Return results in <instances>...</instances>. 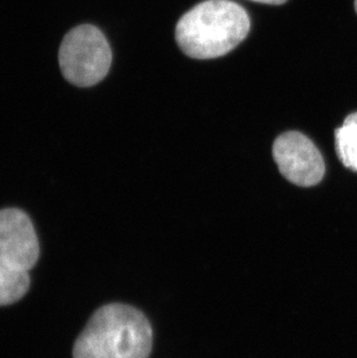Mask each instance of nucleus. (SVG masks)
I'll use <instances>...</instances> for the list:
<instances>
[{
    "label": "nucleus",
    "mask_w": 357,
    "mask_h": 358,
    "mask_svg": "<svg viewBox=\"0 0 357 358\" xmlns=\"http://www.w3.org/2000/svg\"><path fill=\"white\" fill-rule=\"evenodd\" d=\"M335 146L344 167L357 172V113L348 116L335 130Z\"/></svg>",
    "instance_id": "nucleus-7"
},
{
    "label": "nucleus",
    "mask_w": 357,
    "mask_h": 358,
    "mask_svg": "<svg viewBox=\"0 0 357 358\" xmlns=\"http://www.w3.org/2000/svg\"><path fill=\"white\" fill-rule=\"evenodd\" d=\"M273 156L281 174L297 186H316L325 176V162L319 150L300 132L279 136L274 142Z\"/></svg>",
    "instance_id": "nucleus-4"
},
{
    "label": "nucleus",
    "mask_w": 357,
    "mask_h": 358,
    "mask_svg": "<svg viewBox=\"0 0 357 358\" xmlns=\"http://www.w3.org/2000/svg\"><path fill=\"white\" fill-rule=\"evenodd\" d=\"M64 78L78 87H91L105 79L113 54L106 36L92 24H80L65 35L59 48Z\"/></svg>",
    "instance_id": "nucleus-3"
},
{
    "label": "nucleus",
    "mask_w": 357,
    "mask_h": 358,
    "mask_svg": "<svg viewBox=\"0 0 357 358\" xmlns=\"http://www.w3.org/2000/svg\"><path fill=\"white\" fill-rule=\"evenodd\" d=\"M250 28V17L238 3L206 0L178 20L176 40L188 57L211 59L232 51L246 38Z\"/></svg>",
    "instance_id": "nucleus-1"
},
{
    "label": "nucleus",
    "mask_w": 357,
    "mask_h": 358,
    "mask_svg": "<svg viewBox=\"0 0 357 358\" xmlns=\"http://www.w3.org/2000/svg\"><path fill=\"white\" fill-rule=\"evenodd\" d=\"M38 255L40 245L27 213L19 209L0 210V259L29 271Z\"/></svg>",
    "instance_id": "nucleus-5"
},
{
    "label": "nucleus",
    "mask_w": 357,
    "mask_h": 358,
    "mask_svg": "<svg viewBox=\"0 0 357 358\" xmlns=\"http://www.w3.org/2000/svg\"><path fill=\"white\" fill-rule=\"evenodd\" d=\"M151 324L137 308L109 304L99 308L74 343V358H148Z\"/></svg>",
    "instance_id": "nucleus-2"
},
{
    "label": "nucleus",
    "mask_w": 357,
    "mask_h": 358,
    "mask_svg": "<svg viewBox=\"0 0 357 358\" xmlns=\"http://www.w3.org/2000/svg\"><path fill=\"white\" fill-rule=\"evenodd\" d=\"M31 284L28 271L0 259V306L13 304L24 297Z\"/></svg>",
    "instance_id": "nucleus-6"
},
{
    "label": "nucleus",
    "mask_w": 357,
    "mask_h": 358,
    "mask_svg": "<svg viewBox=\"0 0 357 358\" xmlns=\"http://www.w3.org/2000/svg\"><path fill=\"white\" fill-rule=\"evenodd\" d=\"M355 10H356L357 13V0H355Z\"/></svg>",
    "instance_id": "nucleus-9"
},
{
    "label": "nucleus",
    "mask_w": 357,
    "mask_h": 358,
    "mask_svg": "<svg viewBox=\"0 0 357 358\" xmlns=\"http://www.w3.org/2000/svg\"><path fill=\"white\" fill-rule=\"evenodd\" d=\"M256 3H267V5H282L286 0H253Z\"/></svg>",
    "instance_id": "nucleus-8"
}]
</instances>
